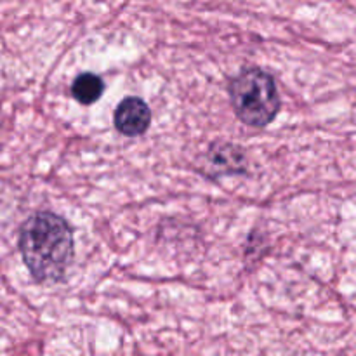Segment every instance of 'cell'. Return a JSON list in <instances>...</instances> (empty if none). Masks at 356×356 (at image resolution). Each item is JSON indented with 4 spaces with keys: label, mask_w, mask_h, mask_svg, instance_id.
Listing matches in <instances>:
<instances>
[{
    "label": "cell",
    "mask_w": 356,
    "mask_h": 356,
    "mask_svg": "<svg viewBox=\"0 0 356 356\" xmlns=\"http://www.w3.org/2000/svg\"><path fill=\"white\" fill-rule=\"evenodd\" d=\"M115 129L127 138L143 136L152 125V110L145 99L129 96L115 110Z\"/></svg>",
    "instance_id": "obj_4"
},
{
    "label": "cell",
    "mask_w": 356,
    "mask_h": 356,
    "mask_svg": "<svg viewBox=\"0 0 356 356\" xmlns=\"http://www.w3.org/2000/svg\"><path fill=\"white\" fill-rule=\"evenodd\" d=\"M229 101L238 120L249 127H268L280 111V94L275 79L256 66L233 76Z\"/></svg>",
    "instance_id": "obj_2"
},
{
    "label": "cell",
    "mask_w": 356,
    "mask_h": 356,
    "mask_svg": "<svg viewBox=\"0 0 356 356\" xmlns=\"http://www.w3.org/2000/svg\"><path fill=\"white\" fill-rule=\"evenodd\" d=\"M205 165L212 176H236L247 174V153L242 146L226 141H216L205 153Z\"/></svg>",
    "instance_id": "obj_3"
},
{
    "label": "cell",
    "mask_w": 356,
    "mask_h": 356,
    "mask_svg": "<svg viewBox=\"0 0 356 356\" xmlns=\"http://www.w3.org/2000/svg\"><path fill=\"white\" fill-rule=\"evenodd\" d=\"M104 92V82L96 73H80L72 83V96L83 106H90L96 103Z\"/></svg>",
    "instance_id": "obj_5"
},
{
    "label": "cell",
    "mask_w": 356,
    "mask_h": 356,
    "mask_svg": "<svg viewBox=\"0 0 356 356\" xmlns=\"http://www.w3.org/2000/svg\"><path fill=\"white\" fill-rule=\"evenodd\" d=\"M19 252L37 282H61L73 259V232L54 212L40 211L23 222Z\"/></svg>",
    "instance_id": "obj_1"
}]
</instances>
